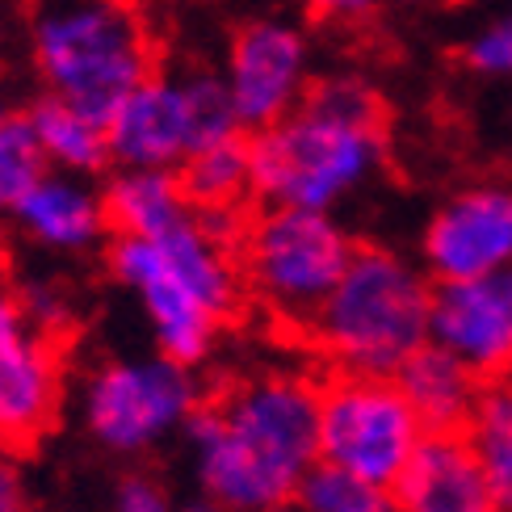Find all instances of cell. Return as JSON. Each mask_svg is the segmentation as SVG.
<instances>
[{
  "label": "cell",
  "mask_w": 512,
  "mask_h": 512,
  "mask_svg": "<svg viewBox=\"0 0 512 512\" xmlns=\"http://www.w3.org/2000/svg\"><path fill=\"white\" fill-rule=\"evenodd\" d=\"M198 492L231 512L290 504L319 462V387L290 366L240 378L185 424Z\"/></svg>",
  "instance_id": "1"
},
{
  "label": "cell",
  "mask_w": 512,
  "mask_h": 512,
  "mask_svg": "<svg viewBox=\"0 0 512 512\" xmlns=\"http://www.w3.org/2000/svg\"><path fill=\"white\" fill-rule=\"evenodd\" d=\"M248 152L252 198L336 215L387 168V101L366 76H315L311 93L282 122L248 135Z\"/></svg>",
  "instance_id": "2"
},
{
  "label": "cell",
  "mask_w": 512,
  "mask_h": 512,
  "mask_svg": "<svg viewBox=\"0 0 512 512\" xmlns=\"http://www.w3.org/2000/svg\"><path fill=\"white\" fill-rule=\"evenodd\" d=\"M240 215H202L160 236H114L105 248L114 282L135 294L152 328L156 353L202 366L219 349L227 324L244 303L240 269Z\"/></svg>",
  "instance_id": "3"
},
{
  "label": "cell",
  "mask_w": 512,
  "mask_h": 512,
  "mask_svg": "<svg viewBox=\"0 0 512 512\" xmlns=\"http://www.w3.org/2000/svg\"><path fill=\"white\" fill-rule=\"evenodd\" d=\"M433 277L382 244H357L340 282L311 315L307 336L336 370L395 374L433 340Z\"/></svg>",
  "instance_id": "4"
},
{
  "label": "cell",
  "mask_w": 512,
  "mask_h": 512,
  "mask_svg": "<svg viewBox=\"0 0 512 512\" xmlns=\"http://www.w3.org/2000/svg\"><path fill=\"white\" fill-rule=\"evenodd\" d=\"M30 59L42 89L110 122L156 72V42L135 0H30Z\"/></svg>",
  "instance_id": "5"
},
{
  "label": "cell",
  "mask_w": 512,
  "mask_h": 512,
  "mask_svg": "<svg viewBox=\"0 0 512 512\" xmlns=\"http://www.w3.org/2000/svg\"><path fill=\"white\" fill-rule=\"evenodd\" d=\"M357 240L332 210L265 206L240 227V269L248 294L273 319L307 328L353 261Z\"/></svg>",
  "instance_id": "6"
},
{
  "label": "cell",
  "mask_w": 512,
  "mask_h": 512,
  "mask_svg": "<svg viewBox=\"0 0 512 512\" xmlns=\"http://www.w3.org/2000/svg\"><path fill=\"white\" fill-rule=\"evenodd\" d=\"M114 168H181L202 147L244 135L219 68L152 72L105 122Z\"/></svg>",
  "instance_id": "7"
},
{
  "label": "cell",
  "mask_w": 512,
  "mask_h": 512,
  "mask_svg": "<svg viewBox=\"0 0 512 512\" xmlns=\"http://www.w3.org/2000/svg\"><path fill=\"white\" fill-rule=\"evenodd\" d=\"M202 408L194 366L173 357H114L84 382L80 416L89 437L118 458L152 454L168 437L185 433Z\"/></svg>",
  "instance_id": "8"
},
{
  "label": "cell",
  "mask_w": 512,
  "mask_h": 512,
  "mask_svg": "<svg viewBox=\"0 0 512 512\" xmlns=\"http://www.w3.org/2000/svg\"><path fill=\"white\" fill-rule=\"evenodd\" d=\"M424 433L429 429L391 374L336 370L328 387H319V462L391 487Z\"/></svg>",
  "instance_id": "9"
},
{
  "label": "cell",
  "mask_w": 512,
  "mask_h": 512,
  "mask_svg": "<svg viewBox=\"0 0 512 512\" xmlns=\"http://www.w3.org/2000/svg\"><path fill=\"white\" fill-rule=\"evenodd\" d=\"M223 84L244 135L282 122L315 84L311 34L290 13H261L231 30L223 55Z\"/></svg>",
  "instance_id": "10"
},
{
  "label": "cell",
  "mask_w": 512,
  "mask_h": 512,
  "mask_svg": "<svg viewBox=\"0 0 512 512\" xmlns=\"http://www.w3.org/2000/svg\"><path fill=\"white\" fill-rule=\"evenodd\" d=\"M433 282H466L512 265V181H471L445 194L420 231Z\"/></svg>",
  "instance_id": "11"
},
{
  "label": "cell",
  "mask_w": 512,
  "mask_h": 512,
  "mask_svg": "<svg viewBox=\"0 0 512 512\" xmlns=\"http://www.w3.org/2000/svg\"><path fill=\"white\" fill-rule=\"evenodd\" d=\"M63 395L59 353L38 328L21 294L0 282V445L30 450L55 424Z\"/></svg>",
  "instance_id": "12"
},
{
  "label": "cell",
  "mask_w": 512,
  "mask_h": 512,
  "mask_svg": "<svg viewBox=\"0 0 512 512\" xmlns=\"http://www.w3.org/2000/svg\"><path fill=\"white\" fill-rule=\"evenodd\" d=\"M433 340L479 378H512V265L433 286Z\"/></svg>",
  "instance_id": "13"
},
{
  "label": "cell",
  "mask_w": 512,
  "mask_h": 512,
  "mask_svg": "<svg viewBox=\"0 0 512 512\" xmlns=\"http://www.w3.org/2000/svg\"><path fill=\"white\" fill-rule=\"evenodd\" d=\"M391 487L399 512H504L462 433H424Z\"/></svg>",
  "instance_id": "14"
},
{
  "label": "cell",
  "mask_w": 512,
  "mask_h": 512,
  "mask_svg": "<svg viewBox=\"0 0 512 512\" xmlns=\"http://www.w3.org/2000/svg\"><path fill=\"white\" fill-rule=\"evenodd\" d=\"M13 223L26 236L51 252H89L110 236L105 198L93 177L47 168L26 194L9 206Z\"/></svg>",
  "instance_id": "15"
},
{
  "label": "cell",
  "mask_w": 512,
  "mask_h": 512,
  "mask_svg": "<svg viewBox=\"0 0 512 512\" xmlns=\"http://www.w3.org/2000/svg\"><path fill=\"white\" fill-rule=\"evenodd\" d=\"M391 378L399 382V391L408 395L412 412L420 416V424L429 433H462L479 395H483V382H487L466 366L462 357L441 349L437 340L420 345Z\"/></svg>",
  "instance_id": "16"
},
{
  "label": "cell",
  "mask_w": 512,
  "mask_h": 512,
  "mask_svg": "<svg viewBox=\"0 0 512 512\" xmlns=\"http://www.w3.org/2000/svg\"><path fill=\"white\" fill-rule=\"evenodd\" d=\"M101 198L114 236H160L194 215L177 168H118Z\"/></svg>",
  "instance_id": "17"
},
{
  "label": "cell",
  "mask_w": 512,
  "mask_h": 512,
  "mask_svg": "<svg viewBox=\"0 0 512 512\" xmlns=\"http://www.w3.org/2000/svg\"><path fill=\"white\" fill-rule=\"evenodd\" d=\"M30 122H34L38 143H42V152H47L51 168L80 173V177H101L105 168L114 164L105 122L76 110L72 101H63L55 93H42L30 105Z\"/></svg>",
  "instance_id": "18"
},
{
  "label": "cell",
  "mask_w": 512,
  "mask_h": 512,
  "mask_svg": "<svg viewBox=\"0 0 512 512\" xmlns=\"http://www.w3.org/2000/svg\"><path fill=\"white\" fill-rule=\"evenodd\" d=\"M177 177L185 185V198L202 215H240V206L252 198V152L248 135H231L194 152Z\"/></svg>",
  "instance_id": "19"
},
{
  "label": "cell",
  "mask_w": 512,
  "mask_h": 512,
  "mask_svg": "<svg viewBox=\"0 0 512 512\" xmlns=\"http://www.w3.org/2000/svg\"><path fill=\"white\" fill-rule=\"evenodd\" d=\"M462 437L483 466L504 512H512V378H487Z\"/></svg>",
  "instance_id": "20"
},
{
  "label": "cell",
  "mask_w": 512,
  "mask_h": 512,
  "mask_svg": "<svg viewBox=\"0 0 512 512\" xmlns=\"http://www.w3.org/2000/svg\"><path fill=\"white\" fill-rule=\"evenodd\" d=\"M294 504L303 512H399L395 487L370 483L332 462H315L307 479L298 483Z\"/></svg>",
  "instance_id": "21"
},
{
  "label": "cell",
  "mask_w": 512,
  "mask_h": 512,
  "mask_svg": "<svg viewBox=\"0 0 512 512\" xmlns=\"http://www.w3.org/2000/svg\"><path fill=\"white\" fill-rule=\"evenodd\" d=\"M47 168L51 160L38 143L30 110H0V206L9 210Z\"/></svg>",
  "instance_id": "22"
},
{
  "label": "cell",
  "mask_w": 512,
  "mask_h": 512,
  "mask_svg": "<svg viewBox=\"0 0 512 512\" xmlns=\"http://www.w3.org/2000/svg\"><path fill=\"white\" fill-rule=\"evenodd\" d=\"M462 63L479 80L512 84V0L462 38Z\"/></svg>",
  "instance_id": "23"
},
{
  "label": "cell",
  "mask_w": 512,
  "mask_h": 512,
  "mask_svg": "<svg viewBox=\"0 0 512 512\" xmlns=\"http://www.w3.org/2000/svg\"><path fill=\"white\" fill-rule=\"evenodd\" d=\"M110 512H181V508L173 504V496H168L156 479H147V475H126V479L118 483L114 500H110Z\"/></svg>",
  "instance_id": "24"
},
{
  "label": "cell",
  "mask_w": 512,
  "mask_h": 512,
  "mask_svg": "<svg viewBox=\"0 0 512 512\" xmlns=\"http://www.w3.org/2000/svg\"><path fill=\"white\" fill-rule=\"evenodd\" d=\"M294 5L324 26H361L378 13V0H294Z\"/></svg>",
  "instance_id": "25"
},
{
  "label": "cell",
  "mask_w": 512,
  "mask_h": 512,
  "mask_svg": "<svg viewBox=\"0 0 512 512\" xmlns=\"http://www.w3.org/2000/svg\"><path fill=\"white\" fill-rule=\"evenodd\" d=\"M0 512H30V492L13 462H0Z\"/></svg>",
  "instance_id": "26"
},
{
  "label": "cell",
  "mask_w": 512,
  "mask_h": 512,
  "mask_svg": "<svg viewBox=\"0 0 512 512\" xmlns=\"http://www.w3.org/2000/svg\"><path fill=\"white\" fill-rule=\"evenodd\" d=\"M433 5H441V0H378L382 13H424Z\"/></svg>",
  "instance_id": "27"
},
{
  "label": "cell",
  "mask_w": 512,
  "mask_h": 512,
  "mask_svg": "<svg viewBox=\"0 0 512 512\" xmlns=\"http://www.w3.org/2000/svg\"><path fill=\"white\" fill-rule=\"evenodd\" d=\"M181 512H231V508H223L219 500H210V496H202V492H198V500H194V504H185Z\"/></svg>",
  "instance_id": "28"
},
{
  "label": "cell",
  "mask_w": 512,
  "mask_h": 512,
  "mask_svg": "<svg viewBox=\"0 0 512 512\" xmlns=\"http://www.w3.org/2000/svg\"><path fill=\"white\" fill-rule=\"evenodd\" d=\"M261 512H303V508H298V504L290 500V504H273V508H261Z\"/></svg>",
  "instance_id": "29"
},
{
  "label": "cell",
  "mask_w": 512,
  "mask_h": 512,
  "mask_svg": "<svg viewBox=\"0 0 512 512\" xmlns=\"http://www.w3.org/2000/svg\"><path fill=\"white\" fill-rule=\"evenodd\" d=\"M0 215H5V206H0Z\"/></svg>",
  "instance_id": "30"
}]
</instances>
